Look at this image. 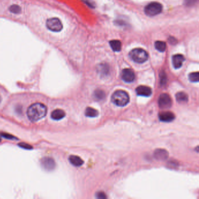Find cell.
<instances>
[{"instance_id":"1","label":"cell","mask_w":199,"mask_h":199,"mask_svg":"<svg viewBox=\"0 0 199 199\" xmlns=\"http://www.w3.org/2000/svg\"><path fill=\"white\" fill-rule=\"evenodd\" d=\"M47 113V108L41 103H35L30 105L27 110V115L29 119L36 122L43 118Z\"/></svg>"},{"instance_id":"2","label":"cell","mask_w":199,"mask_h":199,"mask_svg":"<svg viewBox=\"0 0 199 199\" xmlns=\"http://www.w3.org/2000/svg\"><path fill=\"white\" fill-rule=\"evenodd\" d=\"M130 98L128 94L123 90H116L112 96V101L118 106H124L128 104Z\"/></svg>"},{"instance_id":"3","label":"cell","mask_w":199,"mask_h":199,"mask_svg":"<svg viewBox=\"0 0 199 199\" xmlns=\"http://www.w3.org/2000/svg\"><path fill=\"white\" fill-rule=\"evenodd\" d=\"M130 57L133 61L137 63H143L148 58V54L146 50L142 49H135L130 53Z\"/></svg>"},{"instance_id":"4","label":"cell","mask_w":199,"mask_h":199,"mask_svg":"<svg viewBox=\"0 0 199 199\" xmlns=\"http://www.w3.org/2000/svg\"><path fill=\"white\" fill-rule=\"evenodd\" d=\"M162 6L160 3L153 2L146 7L144 11L146 14L148 16H153L160 14L162 12Z\"/></svg>"},{"instance_id":"5","label":"cell","mask_w":199,"mask_h":199,"mask_svg":"<svg viewBox=\"0 0 199 199\" xmlns=\"http://www.w3.org/2000/svg\"><path fill=\"white\" fill-rule=\"evenodd\" d=\"M47 28L54 32H60L62 29V24L61 21L57 18H51L46 21Z\"/></svg>"},{"instance_id":"6","label":"cell","mask_w":199,"mask_h":199,"mask_svg":"<svg viewBox=\"0 0 199 199\" xmlns=\"http://www.w3.org/2000/svg\"><path fill=\"white\" fill-rule=\"evenodd\" d=\"M158 104L160 107L162 109L171 108L172 102L170 96L167 94H162L159 98Z\"/></svg>"},{"instance_id":"7","label":"cell","mask_w":199,"mask_h":199,"mask_svg":"<svg viewBox=\"0 0 199 199\" xmlns=\"http://www.w3.org/2000/svg\"><path fill=\"white\" fill-rule=\"evenodd\" d=\"M122 78L126 82H132L135 80V74L132 70L126 68L122 71Z\"/></svg>"},{"instance_id":"8","label":"cell","mask_w":199,"mask_h":199,"mask_svg":"<svg viewBox=\"0 0 199 199\" xmlns=\"http://www.w3.org/2000/svg\"><path fill=\"white\" fill-rule=\"evenodd\" d=\"M41 164L43 168L48 171H52L54 169L56 166V163L54 160L50 157L43 158L41 160Z\"/></svg>"},{"instance_id":"9","label":"cell","mask_w":199,"mask_h":199,"mask_svg":"<svg viewBox=\"0 0 199 199\" xmlns=\"http://www.w3.org/2000/svg\"><path fill=\"white\" fill-rule=\"evenodd\" d=\"M159 118L162 122H170L175 119V116L172 112L166 111L159 114Z\"/></svg>"},{"instance_id":"10","label":"cell","mask_w":199,"mask_h":199,"mask_svg":"<svg viewBox=\"0 0 199 199\" xmlns=\"http://www.w3.org/2000/svg\"><path fill=\"white\" fill-rule=\"evenodd\" d=\"M138 95L143 96H150L152 94L151 89L147 86H138L136 90Z\"/></svg>"},{"instance_id":"11","label":"cell","mask_w":199,"mask_h":199,"mask_svg":"<svg viewBox=\"0 0 199 199\" xmlns=\"http://www.w3.org/2000/svg\"><path fill=\"white\" fill-rule=\"evenodd\" d=\"M185 58L184 56L182 54H176L172 57V64L175 68H180L183 62H185Z\"/></svg>"},{"instance_id":"12","label":"cell","mask_w":199,"mask_h":199,"mask_svg":"<svg viewBox=\"0 0 199 199\" xmlns=\"http://www.w3.org/2000/svg\"><path fill=\"white\" fill-rule=\"evenodd\" d=\"M66 116L65 112L62 109H55L51 114V118L54 120H59Z\"/></svg>"},{"instance_id":"13","label":"cell","mask_w":199,"mask_h":199,"mask_svg":"<svg viewBox=\"0 0 199 199\" xmlns=\"http://www.w3.org/2000/svg\"><path fill=\"white\" fill-rule=\"evenodd\" d=\"M154 156L158 160H165L168 157V153L165 150L157 149L154 152Z\"/></svg>"},{"instance_id":"14","label":"cell","mask_w":199,"mask_h":199,"mask_svg":"<svg viewBox=\"0 0 199 199\" xmlns=\"http://www.w3.org/2000/svg\"><path fill=\"white\" fill-rule=\"evenodd\" d=\"M69 161L72 165L75 166H81L84 164V161L81 158L76 155L70 156Z\"/></svg>"},{"instance_id":"15","label":"cell","mask_w":199,"mask_h":199,"mask_svg":"<svg viewBox=\"0 0 199 199\" xmlns=\"http://www.w3.org/2000/svg\"><path fill=\"white\" fill-rule=\"evenodd\" d=\"M110 47L112 49L114 52H120L122 49V43L120 41L118 40H113L109 42Z\"/></svg>"},{"instance_id":"16","label":"cell","mask_w":199,"mask_h":199,"mask_svg":"<svg viewBox=\"0 0 199 199\" xmlns=\"http://www.w3.org/2000/svg\"><path fill=\"white\" fill-rule=\"evenodd\" d=\"M176 98L179 103H185L188 101V95L183 92H180L176 94Z\"/></svg>"},{"instance_id":"17","label":"cell","mask_w":199,"mask_h":199,"mask_svg":"<svg viewBox=\"0 0 199 199\" xmlns=\"http://www.w3.org/2000/svg\"><path fill=\"white\" fill-rule=\"evenodd\" d=\"M85 113H86V116L88 117L95 118V117L98 116L99 113L97 110L94 109L92 108H90V107H88L86 109Z\"/></svg>"},{"instance_id":"18","label":"cell","mask_w":199,"mask_h":199,"mask_svg":"<svg viewBox=\"0 0 199 199\" xmlns=\"http://www.w3.org/2000/svg\"><path fill=\"white\" fill-rule=\"evenodd\" d=\"M155 48L159 52H164L166 50V43L162 41H156L155 43Z\"/></svg>"},{"instance_id":"19","label":"cell","mask_w":199,"mask_h":199,"mask_svg":"<svg viewBox=\"0 0 199 199\" xmlns=\"http://www.w3.org/2000/svg\"><path fill=\"white\" fill-rule=\"evenodd\" d=\"M189 80L193 82H197L199 81V74L198 72H192L189 76Z\"/></svg>"},{"instance_id":"20","label":"cell","mask_w":199,"mask_h":199,"mask_svg":"<svg viewBox=\"0 0 199 199\" xmlns=\"http://www.w3.org/2000/svg\"><path fill=\"white\" fill-rule=\"evenodd\" d=\"M9 10L13 14H18L21 12V8L19 7V5H12L9 8Z\"/></svg>"},{"instance_id":"21","label":"cell","mask_w":199,"mask_h":199,"mask_svg":"<svg viewBox=\"0 0 199 199\" xmlns=\"http://www.w3.org/2000/svg\"><path fill=\"white\" fill-rule=\"evenodd\" d=\"M166 81H167V78H166V74L164 71H162L160 74V82L162 86L166 84Z\"/></svg>"},{"instance_id":"22","label":"cell","mask_w":199,"mask_h":199,"mask_svg":"<svg viewBox=\"0 0 199 199\" xmlns=\"http://www.w3.org/2000/svg\"><path fill=\"white\" fill-rule=\"evenodd\" d=\"M95 96L98 100H102L104 97V93L102 90H96L95 92Z\"/></svg>"},{"instance_id":"23","label":"cell","mask_w":199,"mask_h":199,"mask_svg":"<svg viewBox=\"0 0 199 199\" xmlns=\"http://www.w3.org/2000/svg\"><path fill=\"white\" fill-rule=\"evenodd\" d=\"M0 135H1V136H2L3 137L7 138V139L14 140V139H16V138L14 136H13L12 135H11V134H8V133H0Z\"/></svg>"},{"instance_id":"24","label":"cell","mask_w":199,"mask_h":199,"mask_svg":"<svg viewBox=\"0 0 199 199\" xmlns=\"http://www.w3.org/2000/svg\"><path fill=\"white\" fill-rule=\"evenodd\" d=\"M19 147L22 148H25V149H27V150H31L32 149V147L30 145H29L26 143H24V142H21L18 144Z\"/></svg>"},{"instance_id":"25","label":"cell","mask_w":199,"mask_h":199,"mask_svg":"<svg viewBox=\"0 0 199 199\" xmlns=\"http://www.w3.org/2000/svg\"><path fill=\"white\" fill-rule=\"evenodd\" d=\"M96 197L98 198V199H106V194H104V192H100L97 193L96 194Z\"/></svg>"},{"instance_id":"26","label":"cell","mask_w":199,"mask_h":199,"mask_svg":"<svg viewBox=\"0 0 199 199\" xmlns=\"http://www.w3.org/2000/svg\"><path fill=\"white\" fill-rule=\"evenodd\" d=\"M197 0H186L185 2H186V5L187 6H190V5H193L195 3V2Z\"/></svg>"},{"instance_id":"27","label":"cell","mask_w":199,"mask_h":199,"mask_svg":"<svg viewBox=\"0 0 199 199\" xmlns=\"http://www.w3.org/2000/svg\"><path fill=\"white\" fill-rule=\"evenodd\" d=\"M169 42L172 44H175L177 43L176 39L175 38H174V37H169Z\"/></svg>"},{"instance_id":"28","label":"cell","mask_w":199,"mask_h":199,"mask_svg":"<svg viewBox=\"0 0 199 199\" xmlns=\"http://www.w3.org/2000/svg\"><path fill=\"white\" fill-rule=\"evenodd\" d=\"M85 2H86V4L88 5V6H90V7H94V6H93L94 5H93L92 3H90V1H89L88 0H86Z\"/></svg>"},{"instance_id":"29","label":"cell","mask_w":199,"mask_h":199,"mask_svg":"<svg viewBox=\"0 0 199 199\" xmlns=\"http://www.w3.org/2000/svg\"><path fill=\"white\" fill-rule=\"evenodd\" d=\"M1 141V138L0 137V142Z\"/></svg>"},{"instance_id":"30","label":"cell","mask_w":199,"mask_h":199,"mask_svg":"<svg viewBox=\"0 0 199 199\" xmlns=\"http://www.w3.org/2000/svg\"><path fill=\"white\" fill-rule=\"evenodd\" d=\"M1 96H0V102H1Z\"/></svg>"}]
</instances>
